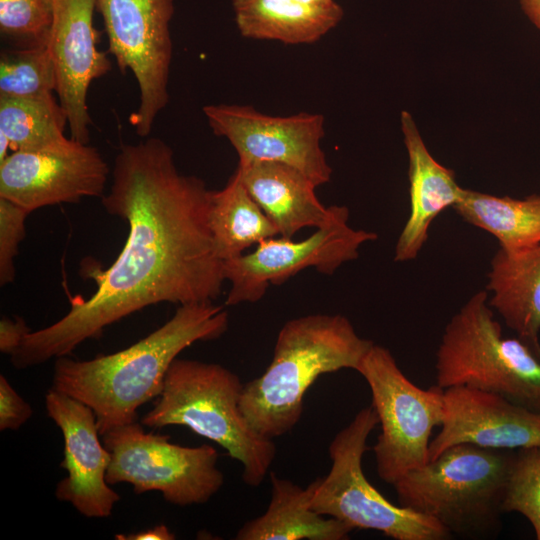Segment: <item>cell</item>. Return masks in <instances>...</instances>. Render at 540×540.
I'll return each instance as SVG.
<instances>
[{"instance_id": "14", "label": "cell", "mask_w": 540, "mask_h": 540, "mask_svg": "<svg viewBox=\"0 0 540 540\" xmlns=\"http://www.w3.org/2000/svg\"><path fill=\"white\" fill-rule=\"evenodd\" d=\"M45 406L64 439L60 466L67 471V477L58 482L56 498L69 502L86 517H109L120 495L106 481L111 454L100 442L95 413L54 388L46 393Z\"/></svg>"}, {"instance_id": "17", "label": "cell", "mask_w": 540, "mask_h": 540, "mask_svg": "<svg viewBox=\"0 0 540 540\" xmlns=\"http://www.w3.org/2000/svg\"><path fill=\"white\" fill-rule=\"evenodd\" d=\"M400 119L409 160L410 213L397 239L394 261L408 262L419 255L434 219L458 203L464 188L454 172L430 154L411 114L402 111Z\"/></svg>"}, {"instance_id": "11", "label": "cell", "mask_w": 540, "mask_h": 540, "mask_svg": "<svg viewBox=\"0 0 540 540\" xmlns=\"http://www.w3.org/2000/svg\"><path fill=\"white\" fill-rule=\"evenodd\" d=\"M349 209L333 205L330 220L301 241L271 237L259 242L253 252L223 261L225 280L231 284L226 305L255 303L270 284L280 285L309 267L332 275L341 265L355 260L363 244L377 234L348 224Z\"/></svg>"}, {"instance_id": "6", "label": "cell", "mask_w": 540, "mask_h": 540, "mask_svg": "<svg viewBox=\"0 0 540 540\" xmlns=\"http://www.w3.org/2000/svg\"><path fill=\"white\" fill-rule=\"evenodd\" d=\"M436 385L494 393L540 411V356L517 338H505L479 291L452 316L436 352Z\"/></svg>"}, {"instance_id": "34", "label": "cell", "mask_w": 540, "mask_h": 540, "mask_svg": "<svg viewBox=\"0 0 540 540\" xmlns=\"http://www.w3.org/2000/svg\"><path fill=\"white\" fill-rule=\"evenodd\" d=\"M297 2L312 5V6H325L334 3V0H295Z\"/></svg>"}, {"instance_id": "10", "label": "cell", "mask_w": 540, "mask_h": 540, "mask_svg": "<svg viewBox=\"0 0 540 540\" xmlns=\"http://www.w3.org/2000/svg\"><path fill=\"white\" fill-rule=\"evenodd\" d=\"M112 54L122 73L130 70L139 89L130 123L147 137L169 101L173 54L170 22L173 0H97Z\"/></svg>"}, {"instance_id": "30", "label": "cell", "mask_w": 540, "mask_h": 540, "mask_svg": "<svg viewBox=\"0 0 540 540\" xmlns=\"http://www.w3.org/2000/svg\"><path fill=\"white\" fill-rule=\"evenodd\" d=\"M32 332L22 318L2 317L0 321V351L11 356Z\"/></svg>"}, {"instance_id": "15", "label": "cell", "mask_w": 540, "mask_h": 540, "mask_svg": "<svg viewBox=\"0 0 540 540\" xmlns=\"http://www.w3.org/2000/svg\"><path fill=\"white\" fill-rule=\"evenodd\" d=\"M53 5L47 44L57 76L56 94L67 116L70 138L88 144L92 122L87 105L89 86L112 68L107 54L96 47L93 15L97 0H53Z\"/></svg>"}, {"instance_id": "13", "label": "cell", "mask_w": 540, "mask_h": 540, "mask_svg": "<svg viewBox=\"0 0 540 540\" xmlns=\"http://www.w3.org/2000/svg\"><path fill=\"white\" fill-rule=\"evenodd\" d=\"M110 169L97 148L73 140L43 151H13L0 163V197L32 212L103 197Z\"/></svg>"}, {"instance_id": "21", "label": "cell", "mask_w": 540, "mask_h": 540, "mask_svg": "<svg viewBox=\"0 0 540 540\" xmlns=\"http://www.w3.org/2000/svg\"><path fill=\"white\" fill-rule=\"evenodd\" d=\"M240 34L257 40L289 45L318 41L342 20V7L334 2L312 6L295 0H232Z\"/></svg>"}, {"instance_id": "12", "label": "cell", "mask_w": 540, "mask_h": 540, "mask_svg": "<svg viewBox=\"0 0 540 540\" xmlns=\"http://www.w3.org/2000/svg\"><path fill=\"white\" fill-rule=\"evenodd\" d=\"M212 132L226 138L239 162L274 161L299 169L318 187L330 181L332 168L321 147L322 114L271 116L251 106L211 104L203 107Z\"/></svg>"}, {"instance_id": "26", "label": "cell", "mask_w": 540, "mask_h": 540, "mask_svg": "<svg viewBox=\"0 0 540 540\" xmlns=\"http://www.w3.org/2000/svg\"><path fill=\"white\" fill-rule=\"evenodd\" d=\"M503 513L522 514L540 540V447L515 451L504 497Z\"/></svg>"}, {"instance_id": "22", "label": "cell", "mask_w": 540, "mask_h": 540, "mask_svg": "<svg viewBox=\"0 0 540 540\" xmlns=\"http://www.w3.org/2000/svg\"><path fill=\"white\" fill-rule=\"evenodd\" d=\"M452 208L467 223L494 236L504 251L516 252L540 244L538 194L513 198L464 189Z\"/></svg>"}, {"instance_id": "23", "label": "cell", "mask_w": 540, "mask_h": 540, "mask_svg": "<svg viewBox=\"0 0 540 540\" xmlns=\"http://www.w3.org/2000/svg\"><path fill=\"white\" fill-rule=\"evenodd\" d=\"M209 226L218 256L230 260L278 230L251 197L235 171L225 187L211 192Z\"/></svg>"}, {"instance_id": "8", "label": "cell", "mask_w": 540, "mask_h": 540, "mask_svg": "<svg viewBox=\"0 0 540 540\" xmlns=\"http://www.w3.org/2000/svg\"><path fill=\"white\" fill-rule=\"evenodd\" d=\"M356 371L366 380L381 427L373 452L378 476L394 484L429 462L430 437L441 426L444 389H422L399 368L392 353L373 344Z\"/></svg>"}, {"instance_id": "2", "label": "cell", "mask_w": 540, "mask_h": 540, "mask_svg": "<svg viewBox=\"0 0 540 540\" xmlns=\"http://www.w3.org/2000/svg\"><path fill=\"white\" fill-rule=\"evenodd\" d=\"M228 325L221 305H179L165 324L126 349L90 360L56 358L52 388L89 406L102 436L135 422L137 409L160 395L178 355L195 342L221 337Z\"/></svg>"}, {"instance_id": "1", "label": "cell", "mask_w": 540, "mask_h": 540, "mask_svg": "<svg viewBox=\"0 0 540 540\" xmlns=\"http://www.w3.org/2000/svg\"><path fill=\"white\" fill-rule=\"evenodd\" d=\"M211 192L201 178L178 171L172 148L160 138L123 145L102 205L128 224L124 247L107 269L81 268L96 291L72 300L55 323L30 332L10 356L12 365L25 369L68 356L151 305L217 299L226 280L209 226Z\"/></svg>"}, {"instance_id": "18", "label": "cell", "mask_w": 540, "mask_h": 540, "mask_svg": "<svg viewBox=\"0 0 540 540\" xmlns=\"http://www.w3.org/2000/svg\"><path fill=\"white\" fill-rule=\"evenodd\" d=\"M236 172L279 236L293 238L302 228H319L332 216L333 205L325 207L315 183L295 167L274 161L238 162Z\"/></svg>"}, {"instance_id": "25", "label": "cell", "mask_w": 540, "mask_h": 540, "mask_svg": "<svg viewBox=\"0 0 540 540\" xmlns=\"http://www.w3.org/2000/svg\"><path fill=\"white\" fill-rule=\"evenodd\" d=\"M57 76L48 44L2 52L0 95L40 97L56 92Z\"/></svg>"}, {"instance_id": "28", "label": "cell", "mask_w": 540, "mask_h": 540, "mask_svg": "<svg viewBox=\"0 0 540 540\" xmlns=\"http://www.w3.org/2000/svg\"><path fill=\"white\" fill-rule=\"evenodd\" d=\"M31 212L0 197V285L15 279V258L25 238V221Z\"/></svg>"}, {"instance_id": "7", "label": "cell", "mask_w": 540, "mask_h": 540, "mask_svg": "<svg viewBox=\"0 0 540 540\" xmlns=\"http://www.w3.org/2000/svg\"><path fill=\"white\" fill-rule=\"evenodd\" d=\"M379 419L372 405L362 408L329 445L331 468L320 478L311 507L353 529L382 532L395 540H444L452 536L431 517L387 500L366 478L362 459Z\"/></svg>"}, {"instance_id": "9", "label": "cell", "mask_w": 540, "mask_h": 540, "mask_svg": "<svg viewBox=\"0 0 540 540\" xmlns=\"http://www.w3.org/2000/svg\"><path fill=\"white\" fill-rule=\"evenodd\" d=\"M111 454L108 484L129 483L136 494L159 491L170 504H204L223 486L218 452L210 445L186 447L148 433L133 422L102 435Z\"/></svg>"}, {"instance_id": "29", "label": "cell", "mask_w": 540, "mask_h": 540, "mask_svg": "<svg viewBox=\"0 0 540 540\" xmlns=\"http://www.w3.org/2000/svg\"><path fill=\"white\" fill-rule=\"evenodd\" d=\"M32 416V408L0 375V430H17Z\"/></svg>"}, {"instance_id": "31", "label": "cell", "mask_w": 540, "mask_h": 540, "mask_svg": "<svg viewBox=\"0 0 540 540\" xmlns=\"http://www.w3.org/2000/svg\"><path fill=\"white\" fill-rule=\"evenodd\" d=\"M116 539L121 540H173L175 535L165 525L155 527L126 535H116Z\"/></svg>"}, {"instance_id": "27", "label": "cell", "mask_w": 540, "mask_h": 540, "mask_svg": "<svg viewBox=\"0 0 540 540\" xmlns=\"http://www.w3.org/2000/svg\"><path fill=\"white\" fill-rule=\"evenodd\" d=\"M53 0H0V30L28 47L48 41L53 22Z\"/></svg>"}, {"instance_id": "20", "label": "cell", "mask_w": 540, "mask_h": 540, "mask_svg": "<svg viewBox=\"0 0 540 540\" xmlns=\"http://www.w3.org/2000/svg\"><path fill=\"white\" fill-rule=\"evenodd\" d=\"M271 500L266 511L247 521L237 540H345L353 528L333 517L325 518L311 507L318 478L303 488L269 472Z\"/></svg>"}, {"instance_id": "19", "label": "cell", "mask_w": 540, "mask_h": 540, "mask_svg": "<svg viewBox=\"0 0 540 540\" xmlns=\"http://www.w3.org/2000/svg\"><path fill=\"white\" fill-rule=\"evenodd\" d=\"M486 290L490 307L540 356V244L516 252L499 248L490 262Z\"/></svg>"}, {"instance_id": "4", "label": "cell", "mask_w": 540, "mask_h": 540, "mask_svg": "<svg viewBox=\"0 0 540 540\" xmlns=\"http://www.w3.org/2000/svg\"><path fill=\"white\" fill-rule=\"evenodd\" d=\"M243 386L237 374L220 364L177 357L141 424L190 428L225 449L242 465L243 481L258 487L269 473L276 445L245 419L240 408Z\"/></svg>"}, {"instance_id": "5", "label": "cell", "mask_w": 540, "mask_h": 540, "mask_svg": "<svg viewBox=\"0 0 540 540\" xmlns=\"http://www.w3.org/2000/svg\"><path fill=\"white\" fill-rule=\"evenodd\" d=\"M514 455L515 450L453 445L393 484L398 504L433 518L451 535L494 537Z\"/></svg>"}, {"instance_id": "32", "label": "cell", "mask_w": 540, "mask_h": 540, "mask_svg": "<svg viewBox=\"0 0 540 540\" xmlns=\"http://www.w3.org/2000/svg\"><path fill=\"white\" fill-rule=\"evenodd\" d=\"M529 20L540 30V0H519Z\"/></svg>"}, {"instance_id": "16", "label": "cell", "mask_w": 540, "mask_h": 540, "mask_svg": "<svg viewBox=\"0 0 540 540\" xmlns=\"http://www.w3.org/2000/svg\"><path fill=\"white\" fill-rule=\"evenodd\" d=\"M443 395V421L430 442L429 461L462 443L501 450L540 447V411L466 386L446 388Z\"/></svg>"}, {"instance_id": "33", "label": "cell", "mask_w": 540, "mask_h": 540, "mask_svg": "<svg viewBox=\"0 0 540 540\" xmlns=\"http://www.w3.org/2000/svg\"><path fill=\"white\" fill-rule=\"evenodd\" d=\"M8 149H10V142L3 133H0V163L7 158Z\"/></svg>"}, {"instance_id": "3", "label": "cell", "mask_w": 540, "mask_h": 540, "mask_svg": "<svg viewBox=\"0 0 540 540\" xmlns=\"http://www.w3.org/2000/svg\"><path fill=\"white\" fill-rule=\"evenodd\" d=\"M374 343L340 314H311L280 329L271 363L243 386L240 408L249 425L273 439L290 432L303 413L304 395L323 374L356 371Z\"/></svg>"}, {"instance_id": "24", "label": "cell", "mask_w": 540, "mask_h": 540, "mask_svg": "<svg viewBox=\"0 0 540 540\" xmlns=\"http://www.w3.org/2000/svg\"><path fill=\"white\" fill-rule=\"evenodd\" d=\"M67 116L54 94L40 97L0 95V133L13 151H43L61 147Z\"/></svg>"}]
</instances>
